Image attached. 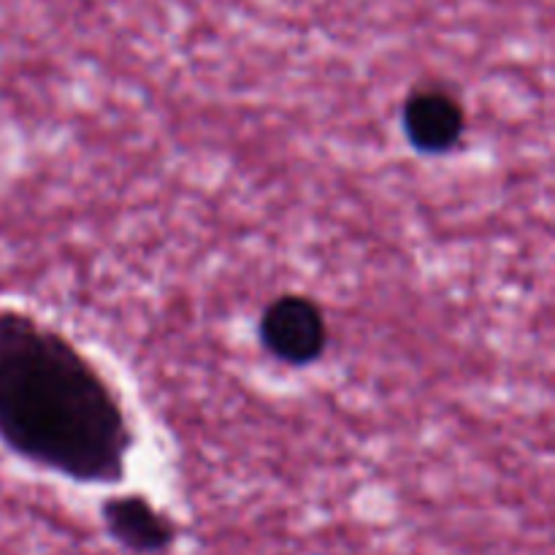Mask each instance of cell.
<instances>
[{
  "mask_svg": "<svg viewBox=\"0 0 555 555\" xmlns=\"http://www.w3.org/2000/svg\"><path fill=\"white\" fill-rule=\"evenodd\" d=\"M133 442L95 363L30 314L0 307V444L79 486H117Z\"/></svg>",
  "mask_w": 555,
  "mask_h": 555,
  "instance_id": "1",
  "label": "cell"
},
{
  "mask_svg": "<svg viewBox=\"0 0 555 555\" xmlns=\"http://www.w3.org/2000/svg\"><path fill=\"white\" fill-rule=\"evenodd\" d=\"M258 339L274 361L298 369L312 366L328 347V320L309 296L282 293L260 314Z\"/></svg>",
  "mask_w": 555,
  "mask_h": 555,
  "instance_id": "2",
  "label": "cell"
},
{
  "mask_svg": "<svg viewBox=\"0 0 555 555\" xmlns=\"http://www.w3.org/2000/svg\"><path fill=\"white\" fill-rule=\"evenodd\" d=\"M401 130L417 155L442 157L464 141L466 108L444 87H417L401 106Z\"/></svg>",
  "mask_w": 555,
  "mask_h": 555,
  "instance_id": "3",
  "label": "cell"
},
{
  "mask_svg": "<svg viewBox=\"0 0 555 555\" xmlns=\"http://www.w3.org/2000/svg\"><path fill=\"white\" fill-rule=\"evenodd\" d=\"M101 520L114 545L133 555H166L177 545L179 526L141 493L112 496L101 504Z\"/></svg>",
  "mask_w": 555,
  "mask_h": 555,
  "instance_id": "4",
  "label": "cell"
}]
</instances>
